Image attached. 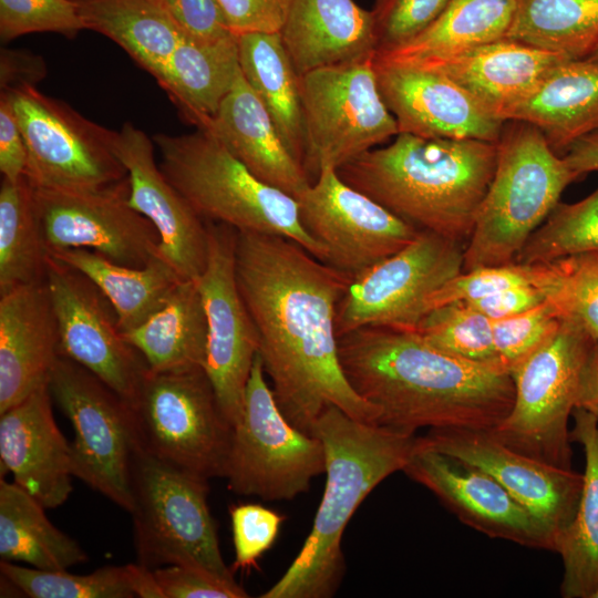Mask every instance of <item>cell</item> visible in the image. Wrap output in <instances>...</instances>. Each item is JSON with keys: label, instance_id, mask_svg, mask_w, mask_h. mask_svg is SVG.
Here are the masks:
<instances>
[{"label": "cell", "instance_id": "cell-2", "mask_svg": "<svg viewBox=\"0 0 598 598\" xmlns=\"http://www.w3.org/2000/svg\"><path fill=\"white\" fill-rule=\"evenodd\" d=\"M353 390L377 411L375 424L415 435L420 429L492 431L509 413V373L444 353L409 330L363 327L338 337Z\"/></svg>", "mask_w": 598, "mask_h": 598}, {"label": "cell", "instance_id": "cell-1", "mask_svg": "<svg viewBox=\"0 0 598 598\" xmlns=\"http://www.w3.org/2000/svg\"><path fill=\"white\" fill-rule=\"evenodd\" d=\"M235 274L288 421L311 434L336 406L375 424L377 411L350 385L339 359L336 313L351 279L292 239L250 231H237Z\"/></svg>", "mask_w": 598, "mask_h": 598}, {"label": "cell", "instance_id": "cell-9", "mask_svg": "<svg viewBox=\"0 0 598 598\" xmlns=\"http://www.w3.org/2000/svg\"><path fill=\"white\" fill-rule=\"evenodd\" d=\"M208 489V480L161 462L136 446L131 515L138 564L151 569L196 565L235 580L220 553Z\"/></svg>", "mask_w": 598, "mask_h": 598}, {"label": "cell", "instance_id": "cell-12", "mask_svg": "<svg viewBox=\"0 0 598 598\" xmlns=\"http://www.w3.org/2000/svg\"><path fill=\"white\" fill-rule=\"evenodd\" d=\"M7 91L24 138L25 178L34 188L90 192L127 179L113 147L115 131L82 116L35 85Z\"/></svg>", "mask_w": 598, "mask_h": 598}, {"label": "cell", "instance_id": "cell-56", "mask_svg": "<svg viewBox=\"0 0 598 598\" xmlns=\"http://www.w3.org/2000/svg\"><path fill=\"white\" fill-rule=\"evenodd\" d=\"M132 586L135 597L163 598L162 590L156 581L153 569L138 564H130Z\"/></svg>", "mask_w": 598, "mask_h": 598}, {"label": "cell", "instance_id": "cell-42", "mask_svg": "<svg viewBox=\"0 0 598 598\" xmlns=\"http://www.w3.org/2000/svg\"><path fill=\"white\" fill-rule=\"evenodd\" d=\"M554 277V262H512L462 271L427 297L425 313L444 305L473 301L519 286H540L548 289Z\"/></svg>", "mask_w": 598, "mask_h": 598}, {"label": "cell", "instance_id": "cell-37", "mask_svg": "<svg viewBox=\"0 0 598 598\" xmlns=\"http://www.w3.org/2000/svg\"><path fill=\"white\" fill-rule=\"evenodd\" d=\"M507 39L588 59L598 45V0H516Z\"/></svg>", "mask_w": 598, "mask_h": 598}, {"label": "cell", "instance_id": "cell-16", "mask_svg": "<svg viewBox=\"0 0 598 598\" xmlns=\"http://www.w3.org/2000/svg\"><path fill=\"white\" fill-rule=\"evenodd\" d=\"M206 225L207 260L197 279L207 321L204 370L226 420L234 427L243 412L259 338L236 280L237 230L221 223L206 221Z\"/></svg>", "mask_w": 598, "mask_h": 598}, {"label": "cell", "instance_id": "cell-29", "mask_svg": "<svg viewBox=\"0 0 598 598\" xmlns=\"http://www.w3.org/2000/svg\"><path fill=\"white\" fill-rule=\"evenodd\" d=\"M238 71L237 38L206 44L184 37L155 80L182 116L203 128L217 113Z\"/></svg>", "mask_w": 598, "mask_h": 598}, {"label": "cell", "instance_id": "cell-32", "mask_svg": "<svg viewBox=\"0 0 598 598\" xmlns=\"http://www.w3.org/2000/svg\"><path fill=\"white\" fill-rule=\"evenodd\" d=\"M571 416L570 441L585 453L584 485L575 517L558 536L555 551L564 566L561 596L591 598L598 587V417L580 408Z\"/></svg>", "mask_w": 598, "mask_h": 598}, {"label": "cell", "instance_id": "cell-26", "mask_svg": "<svg viewBox=\"0 0 598 598\" xmlns=\"http://www.w3.org/2000/svg\"><path fill=\"white\" fill-rule=\"evenodd\" d=\"M198 130L216 137L257 178L293 198L311 185L240 68L217 113Z\"/></svg>", "mask_w": 598, "mask_h": 598}, {"label": "cell", "instance_id": "cell-8", "mask_svg": "<svg viewBox=\"0 0 598 598\" xmlns=\"http://www.w3.org/2000/svg\"><path fill=\"white\" fill-rule=\"evenodd\" d=\"M596 341L578 322L564 318L555 334L511 371L512 409L488 432L519 453L570 470L568 421Z\"/></svg>", "mask_w": 598, "mask_h": 598}, {"label": "cell", "instance_id": "cell-35", "mask_svg": "<svg viewBox=\"0 0 598 598\" xmlns=\"http://www.w3.org/2000/svg\"><path fill=\"white\" fill-rule=\"evenodd\" d=\"M45 507L14 482L0 480V558L43 570H64L87 560L79 543L58 529Z\"/></svg>", "mask_w": 598, "mask_h": 598}, {"label": "cell", "instance_id": "cell-21", "mask_svg": "<svg viewBox=\"0 0 598 598\" xmlns=\"http://www.w3.org/2000/svg\"><path fill=\"white\" fill-rule=\"evenodd\" d=\"M374 69L381 95L396 120L399 133L498 141L505 122L445 74L375 54Z\"/></svg>", "mask_w": 598, "mask_h": 598}, {"label": "cell", "instance_id": "cell-47", "mask_svg": "<svg viewBox=\"0 0 598 598\" xmlns=\"http://www.w3.org/2000/svg\"><path fill=\"white\" fill-rule=\"evenodd\" d=\"M235 560L233 571L257 566L258 558L275 543L283 517L258 504H241L230 509Z\"/></svg>", "mask_w": 598, "mask_h": 598}, {"label": "cell", "instance_id": "cell-48", "mask_svg": "<svg viewBox=\"0 0 598 598\" xmlns=\"http://www.w3.org/2000/svg\"><path fill=\"white\" fill-rule=\"evenodd\" d=\"M163 598H246L236 580L225 579L196 565H167L153 569Z\"/></svg>", "mask_w": 598, "mask_h": 598}, {"label": "cell", "instance_id": "cell-30", "mask_svg": "<svg viewBox=\"0 0 598 598\" xmlns=\"http://www.w3.org/2000/svg\"><path fill=\"white\" fill-rule=\"evenodd\" d=\"M123 336L151 371L204 369L207 321L197 280H182L158 310Z\"/></svg>", "mask_w": 598, "mask_h": 598}, {"label": "cell", "instance_id": "cell-49", "mask_svg": "<svg viewBox=\"0 0 598 598\" xmlns=\"http://www.w3.org/2000/svg\"><path fill=\"white\" fill-rule=\"evenodd\" d=\"M183 33L199 43L237 38L218 0H162Z\"/></svg>", "mask_w": 598, "mask_h": 598}, {"label": "cell", "instance_id": "cell-5", "mask_svg": "<svg viewBox=\"0 0 598 598\" xmlns=\"http://www.w3.org/2000/svg\"><path fill=\"white\" fill-rule=\"evenodd\" d=\"M152 140L163 174L204 221L292 239L326 262L300 221L297 199L257 178L210 133L197 128Z\"/></svg>", "mask_w": 598, "mask_h": 598}, {"label": "cell", "instance_id": "cell-20", "mask_svg": "<svg viewBox=\"0 0 598 598\" xmlns=\"http://www.w3.org/2000/svg\"><path fill=\"white\" fill-rule=\"evenodd\" d=\"M431 491L463 524L492 537L537 549H556L555 534L497 481L450 457L419 436L403 471Z\"/></svg>", "mask_w": 598, "mask_h": 598}, {"label": "cell", "instance_id": "cell-25", "mask_svg": "<svg viewBox=\"0 0 598 598\" xmlns=\"http://www.w3.org/2000/svg\"><path fill=\"white\" fill-rule=\"evenodd\" d=\"M566 60L570 59L504 38L450 56L410 63L445 74L505 122L507 113Z\"/></svg>", "mask_w": 598, "mask_h": 598}, {"label": "cell", "instance_id": "cell-10", "mask_svg": "<svg viewBox=\"0 0 598 598\" xmlns=\"http://www.w3.org/2000/svg\"><path fill=\"white\" fill-rule=\"evenodd\" d=\"M326 472L320 439L292 425L280 410L257 353L243 412L233 427L225 477L236 494L288 501Z\"/></svg>", "mask_w": 598, "mask_h": 598}, {"label": "cell", "instance_id": "cell-27", "mask_svg": "<svg viewBox=\"0 0 598 598\" xmlns=\"http://www.w3.org/2000/svg\"><path fill=\"white\" fill-rule=\"evenodd\" d=\"M279 34L298 75L377 52L372 12L353 0H291Z\"/></svg>", "mask_w": 598, "mask_h": 598}, {"label": "cell", "instance_id": "cell-17", "mask_svg": "<svg viewBox=\"0 0 598 598\" xmlns=\"http://www.w3.org/2000/svg\"><path fill=\"white\" fill-rule=\"evenodd\" d=\"M33 193L48 254L83 248L130 267H144L163 257L157 229L128 203V177L100 190L33 187Z\"/></svg>", "mask_w": 598, "mask_h": 598}, {"label": "cell", "instance_id": "cell-6", "mask_svg": "<svg viewBox=\"0 0 598 598\" xmlns=\"http://www.w3.org/2000/svg\"><path fill=\"white\" fill-rule=\"evenodd\" d=\"M576 179L537 127L506 121L497 141L495 172L464 247L462 271L515 262Z\"/></svg>", "mask_w": 598, "mask_h": 598}, {"label": "cell", "instance_id": "cell-45", "mask_svg": "<svg viewBox=\"0 0 598 598\" xmlns=\"http://www.w3.org/2000/svg\"><path fill=\"white\" fill-rule=\"evenodd\" d=\"M86 30L72 0H0V39L9 42L34 32L74 38Z\"/></svg>", "mask_w": 598, "mask_h": 598}, {"label": "cell", "instance_id": "cell-28", "mask_svg": "<svg viewBox=\"0 0 598 598\" xmlns=\"http://www.w3.org/2000/svg\"><path fill=\"white\" fill-rule=\"evenodd\" d=\"M537 127L557 153L598 130V61L566 60L506 115Z\"/></svg>", "mask_w": 598, "mask_h": 598}, {"label": "cell", "instance_id": "cell-24", "mask_svg": "<svg viewBox=\"0 0 598 598\" xmlns=\"http://www.w3.org/2000/svg\"><path fill=\"white\" fill-rule=\"evenodd\" d=\"M59 347L45 281L0 295V413L49 383Z\"/></svg>", "mask_w": 598, "mask_h": 598}, {"label": "cell", "instance_id": "cell-18", "mask_svg": "<svg viewBox=\"0 0 598 598\" xmlns=\"http://www.w3.org/2000/svg\"><path fill=\"white\" fill-rule=\"evenodd\" d=\"M45 283L55 312L60 355L131 400L147 365L124 338L114 307L85 275L51 256Z\"/></svg>", "mask_w": 598, "mask_h": 598}, {"label": "cell", "instance_id": "cell-41", "mask_svg": "<svg viewBox=\"0 0 598 598\" xmlns=\"http://www.w3.org/2000/svg\"><path fill=\"white\" fill-rule=\"evenodd\" d=\"M1 576L31 598H132L135 597L130 564L104 566L91 574L43 570L0 561Z\"/></svg>", "mask_w": 598, "mask_h": 598}, {"label": "cell", "instance_id": "cell-23", "mask_svg": "<svg viewBox=\"0 0 598 598\" xmlns=\"http://www.w3.org/2000/svg\"><path fill=\"white\" fill-rule=\"evenodd\" d=\"M49 383L0 413L1 472L45 508L62 505L72 492L71 444L55 423Z\"/></svg>", "mask_w": 598, "mask_h": 598}, {"label": "cell", "instance_id": "cell-43", "mask_svg": "<svg viewBox=\"0 0 598 598\" xmlns=\"http://www.w3.org/2000/svg\"><path fill=\"white\" fill-rule=\"evenodd\" d=\"M564 318L558 305L547 298L525 312L492 320L497 368L511 373L555 334Z\"/></svg>", "mask_w": 598, "mask_h": 598}, {"label": "cell", "instance_id": "cell-58", "mask_svg": "<svg viewBox=\"0 0 598 598\" xmlns=\"http://www.w3.org/2000/svg\"><path fill=\"white\" fill-rule=\"evenodd\" d=\"M591 598H598V587H597V589L595 590V592L592 594Z\"/></svg>", "mask_w": 598, "mask_h": 598}, {"label": "cell", "instance_id": "cell-11", "mask_svg": "<svg viewBox=\"0 0 598 598\" xmlns=\"http://www.w3.org/2000/svg\"><path fill=\"white\" fill-rule=\"evenodd\" d=\"M303 168L311 183L399 134L377 80L374 55L299 75Z\"/></svg>", "mask_w": 598, "mask_h": 598}, {"label": "cell", "instance_id": "cell-53", "mask_svg": "<svg viewBox=\"0 0 598 598\" xmlns=\"http://www.w3.org/2000/svg\"><path fill=\"white\" fill-rule=\"evenodd\" d=\"M44 74L45 68L40 56L27 51L1 50V90H13L22 85H35Z\"/></svg>", "mask_w": 598, "mask_h": 598}, {"label": "cell", "instance_id": "cell-33", "mask_svg": "<svg viewBox=\"0 0 598 598\" xmlns=\"http://www.w3.org/2000/svg\"><path fill=\"white\" fill-rule=\"evenodd\" d=\"M86 30L118 44L154 79L186 37L162 0H72Z\"/></svg>", "mask_w": 598, "mask_h": 598}, {"label": "cell", "instance_id": "cell-38", "mask_svg": "<svg viewBox=\"0 0 598 598\" xmlns=\"http://www.w3.org/2000/svg\"><path fill=\"white\" fill-rule=\"evenodd\" d=\"M49 254L40 229L33 186L25 176L0 185V295L45 281Z\"/></svg>", "mask_w": 598, "mask_h": 598}, {"label": "cell", "instance_id": "cell-52", "mask_svg": "<svg viewBox=\"0 0 598 598\" xmlns=\"http://www.w3.org/2000/svg\"><path fill=\"white\" fill-rule=\"evenodd\" d=\"M547 298L548 291L545 287L519 286L465 302L491 320H498L525 312L540 305Z\"/></svg>", "mask_w": 598, "mask_h": 598}, {"label": "cell", "instance_id": "cell-31", "mask_svg": "<svg viewBox=\"0 0 598 598\" xmlns=\"http://www.w3.org/2000/svg\"><path fill=\"white\" fill-rule=\"evenodd\" d=\"M240 71L269 113L285 145L303 166L305 126L299 75L279 32L237 35Z\"/></svg>", "mask_w": 598, "mask_h": 598}, {"label": "cell", "instance_id": "cell-44", "mask_svg": "<svg viewBox=\"0 0 598 598\" xmlns=\"http://www.w3.org/2000/svg\"><path fill=\"white\" fill-rule=\"evenodd\" d=\"M556 272L548 298L598 341V254L554 261Z\"/></svg>", "mask_w": 598, "mask_h": 598}, {"label": "cell", "instance_id": "cell-22", "mask_svg": "<svg viewBox=\"0 0 598 598\" xmlns=\"http://www.w3.org/2000/svg\"><path fill=\"white\" fill-rule=\"evenodd\" d=\"M154 146L130 122L115 131L113 147L127 172L130 205L155 226L162 256L179 277L197 280L207 260V225L163 174Z\"/></svg>", "mask_w": 598, "mask_h": 598}, {"label": "cell", "instance_id": "cell-50", "mask_svg": "<svg viewBox=\"0 0 598 598\" xmlns=\"http://www.w3.org/2000/svg\"><path fill=\"white\" fill-rule=\"evenodd\" d=\"M233 31L279 32L291 0H218Z\"/></svg>", "mask_w": 598, "mask_h": 598}, {"label": "cell", "instance_id": "cell-39", "mask_svg": "<svg viewBox=\"0 0 598 598\" xmlns=\"http://www.w3.org/2000/svg\"><path fill=\"white\" fill-rule=\"evenodd\" d=\"M584 254H598V187L576 203H558L515 262L548 264Z\"/></svg>", "mask_w": 598, "mask_h": 598}, {"label": "cell", "instance_id": "cell-3", "mask_svg": "<svg viewBox=\"0 0 598 598\" xmlns=\"http://www.w3.org/2000/svg\"><path fill=\"white\" fill-rule=\"evenodd\" d=\"M497 142L399 133L337 169L341 179L419 230L465 247L492 182Z\"/></svg>", "mask_w": 598, "mask_h": 598}, {"label": "cell", "instance_id": "cell-19", "mask_svg": "<svg viewBox=\"0 0 598 598\" xmlns=\"http://www.w3.org/2000/svg\"><path fill=\"white\" fill-rule=\"evenodd\" d=\"M420 441L497 481L556 536L573 522L584 475L519 453L488 431L431 429Z\"/></svg>", "mask_w": 598, "mask_h": 598}, {"label": "cell", "instance_id": "cell-7", "mask_svg": "<svg viewBox=\"0 0 598 598\" xmlns=\"http://www.w3.org/2000/svg\"><path fill=\"white\" fill-rule=\"evenodd\" d=\"M127 402L141 450L208 481L225 477L233 426L203 368L165 372L147 368Z\"/></svg>", "mask_w": 598, "mask_h": 598}, {"label": "cell", "instance_id": "cell-46", "mask_svg": "<svg viewBox=\"0 0 598 598\" xmlns=\"http://www.w3.org/2000/svg\"><path fill=\"white\" fill-rule=\"evenodd\" d=\"M451 0H377L371 10L377 52L394 50L425 31Z\"/></svg>", "mask_w": 598, "mask_h": 598}, {"label": "cell", "instance_id": "cell-14", "mask_svg": "<svg viewBox=\"0 0 598 598\" xmlns=\"http://www.w3.org/2000/svg\"><path fill=\"white\" fill-rule=\"evenodd\" d=\"M463 260V245L420 230L350 282L337 307V336L373 326L412 330L425 315L427 297L462 272Z\"/></svg>", "mask_w": 598, "mask_h": 598}, {"label": "cell", "instance_id": "cell-40", "mask_svg": "<svg viewBox=\"0 0 598 598\" xmlns=\"http://www.w3.org/2000/svg\"><path fill=\"white\" fill-rule=\"evenodd\" d=\"M409 331L444 353L498 369L492 320L465 301L430 310Z\"/></svg>", "mask_w": 598, "mask_h": 598}, {"label": "cell", "instance_id": "cell-34", "mask_svg": "<svg viewBox=\"0 0 598 598\" xmlns=\"http://www.w3.org/2000/svg\"><path fill=\"white\" fill-rule=\"evenodd\" d=\"M49 256L81 271L101 289L114 307L123 333L148 319L183 280L164 257L144 267H130L83 248L53 250Z\"/></svg>", "mask_w": 598, "mask_h": 598}, {"label": "cell", "instance_id": "cell-54", "mask_svg": "<svg viewBox=\"0 0 598 598\" xmlns=\"http://www.w3.org/2000/svg\"><path fill=\"white\" fill-rule=\"evenodd\" d=\"M563 157L577 179L598 172V130L576 141Z\"/></svg>", "mask_w": 598, "mask_h": 598}, {"label": "cell", "instance_id": "cell-57", "mask_svg": "<svg viewBox=\"0 0 598 598\" xmlns=\"http://www.w3.org/2000/svg\"><path fill=\"white\" fill-rule=\"evenodd\" d=\"M588 59L594 60V61H598V45H597V48L595 49V51L592 52V54Z\"/></svg>", "mask_w": 598, "mask_h": 598}, {"label": "cell", "instance_id": "cell-51", "mask_svg": "<svg viewBox=\"0 0 598 598\" xmlns=\"http://www.w3.org/2000/svg\"><path fill=\"white\" fill-rule=\"evenodd\" d=\"M28 153L11 96L0 93V172L2 178L17 181L24 176Z\"/></svg>", "mask_w": 598, "mask_h": 598}, {"label": "cell", "instance_id": "cell-36", "mask_svg": "<svg viewBox=\"0 0 598 598\" xmlns=\"http://www.w3.org/2000/svg\"><path fill=\"white\" fill-rule=\"evenodd\" d=\"M516 0H451L441 16L410 42L375 55L401 62L450 56L506 38Z\"/></svg>", "mask_w": 598, "mask_h": 598}, {"label": "cell", "instance_id": "cell-15", "mask_svg": "<svg viewBox=\"0 0 598 598\" xmlns=\"http://www.w3.org/2000/svg\"><path fill=\"white\" fill-rule=\"evenodd\" d=\"M305 230L323 248L326 264L351 281L408 246L420 233L382 205L322 168L297 198Z\"/></svg>", "mask_w": 598, "mask_h": 598}, {"label": "cell", "instance_id": "cell-55", "mask_svg": "<svg viewBox=\"0 0 598 598\" xmlns=\"http://www.w3.org/2000/svg\"><path fill=\"white\" fill-rule=\"evenodd\" d=\"M576 408L584 409L598 417V341L594 344L586 362Z\"/></svg>", "mask_w": 598, "mask_h": 598}, {"label": "cell", "instance_id": "cell-13", "mask_svg": "<svg viewBox=\"0 0 598 598\" xmlns=\"http://www.w3.org/2000/svg\"><path fill=\"white\" fill-rule=\"evenodd\" d=\"M49 388L74 431L73 476L131 514L137 444L127 400L63 355L53 367Z\"/></svg>", "mask_w": 598, "mask_h": 598}, {"label": "cell", "instance_id": "cell-4", "mask_svg": "<svg viewBox=\"0 0 598 598\" xmlns=\"http://www.w3.org/2000/svg\"><path fill=\"white\" fill-rule=\"evenodd\" d=\"M311 434L326 453V487L300 551L261 598H330L344 575L342 536L357 508L383 480L403 471L416 437L330 406Z\"/></svg>", "mask_w": 598, "mask_h": 598}]
</instances>
